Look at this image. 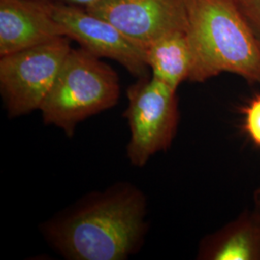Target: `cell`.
<instances>
[{
	"instance_id": "cell-1",
	"label": "cell",
	"mask_w": 260,
	"mask_h": 260,
	"mask_svg": "<svg viewBox=\"0 0 260 260\" xmlns=\"http://www.w3.org/2000/svg\"><path fill=\"white\" fill-rule=\"evenodd\" d=\"M146 214V198L139 189L118 183L48 221L44 233L68 259H126L143 243Z\"/></svg>"
},
{
	"instance_id": "cell-2",
	"label": "cell",
	"mask_w": 260,
	"mask_h": 260,
	"mask_svg": "<svg viewBox=\"0 0 260 260\" xmlns=\"http://www.w3.org/2000/svg\"><path fill=\"white\" fill-rule=\"evenodd\" d=\"M188 80L205 82L223 73L260 83V45L234 0H189Z\"/></svg>"
},
{
	"instance_id": "cell-3",
	"label": "cell",
	"mask_w": 260,
	"mask_h": 260,
	"mask_svg": "<svg viewBox=\"0 0 260 260\" xmlns=\"http://www.w3.org/2000/svg\"><path fill=\"white\" fill-rule=\"evenodd\" d=\"M120 94L110 66L82 47L71 48L40 110L46 124L73 137L79 122L114 107Z\"/></svg>"
},
{
	"instance_id": "cell-4",
	"label": "cell",
	"mask_w": 260,
	"mask_h": 260,
	"mask_svg": "<svg viewBox=\"0 0 260 260\" xmlns=\"http://www.w3.org/2000/svg\"><path fill=\"white\" fill-rule=\"evenodd\" d=\"M127 99L123 116L131 136L126 155L133 166L143 167L152 155L167 150L176 136L179 120L177 90L149 75L130 86Z\"/></svg>"
},
{
	"instance_id": "cell-5",
	"label": "cell",
	"mask_w": 260,
	"mask_h": 260,
	"mask_svg": "<svg viewBox=\"0 0 260 260\" xmlns=\"http://www.w3.org/2000/svg\"><path fill=\"white\" fill-rule=\"evenodd\" d=\"M58 37L0 59V90L10 118L40 110L71 50Z\"/></svg>"
},
{
	"instance_id": "cell-6",
	"label": "cell",
	"mask_w": 260,
	"mask_h": 260,
	"mask_svg": "<svg viewBox=\"0 0 260 260\" xmlns=\"http://www.w3.org/2000/svg\"><path fill=\"white\" fill-rule=\"evenodd\" d=\"M49 15L61 25L64 36L100 58L117 61L138 78L148 77L146 52L107 19L85 8L53 0H41Z\"/></svg>"
},
{
	"instance_id": "cell-7",
	"label": "cell",
	"mask_w": 260,
	"mask_h": 260,
	"mask_svg": "<svg viewBox=\"0 0 260 260\" xmlns=\"http://www.w3.org/2000/svg\"><path fill=\"white\" fill-rule=\"evenodd\" d=\"M107 19L145 52L167 34L187 31L189 0H101L85 8Z\"/></svg>"
},
{
	"instance_id": "cell-8",
	"label": "cell",
	"mask_w": 260,
	"mask_h": 260,
	"mask_svg": "<svg viewBox=\"0 0 260 260\" xmlns=\"http://www.w3.org/2000/svg\"><path fill=\"white\" fill-rule=\"evenodd\" d=\"M65 37L41 0H0V57Z\"/></svg>"
},
{
	"instance_id": "cell-9",
	"label": "cell",
	"mask_w": 260,
	"mask_h": 260,
	"mask_svg": "<svg viewBox=\"0 0 260 260\" xmlns=\"http://www.w3.org/2000/svg\"><path fill=\"white\" fill-rule=\"evenodd\" d=\"M199 259L260 260V189L254 194V206L232 223L205 237Z\"/></svg>"
},
{
	"instance_id": "cell-10",
	"label": "cell",
	"mask_w": 260,
	"mask_h": 260,
	"mask_svg": "<svg viewBox=\"0 0 260 260\" xmlns=\"http://www.w3.org/2000/svg\"><path fill=\"white\" fill-rule=\"evenodd\" d=\"M151 76L177 90L188 80L192 57L187 31H177L158 39L146 50Z\"/></svg>"
},
{
	"instance_id": "cell-11",
	"label": "cell",
	"mask_w": 260,
	"mask_h": 260,
	"mask_svg": "<svg viewBox=\"0 0 260 260\" xmlns=\"http://www.w3.org/2000/svg\"><path fill=\"white\" fill-rule=\"evenodd\" d=\"M242 112L244 114V129L252 143L260 148V94L252 99Z\"/></svg>"
},
{
	"instance_id": "cell-12",
	"label": "cell",
	"mask_w": 260,
	"mask_h": 260,
	"mask_svg": "<svg viewBox=\"0 0 260 260\" xmlns=\"http://www.w3.org/2000/svg\"><path fill=\"white\" fill-rule=\"evenodd\" d=\"M260 45V0H234Z\"/></svg>"
},
{
	"instance_id": "cell-13",
	"label": "cell",
	"mask_w": 260,
	"mask_h": 260,
	"mask_svg": "<svg viewBox=\"0 0 260 260\" xmlns=\"http://www.w3.org/2000/svg\"><path fill=\"white\" fill-rule=\"evenodd\" d=\"M53 1L68 4V5L78 6V7H82V8H88L93 4L98 3L101 0H53Z\"/></svg>"
}]
</instances>
